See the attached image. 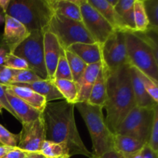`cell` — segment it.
<instances>
[{
	"label": "cell",
	"instance_id": "bcb514c9",
	"mask_svg": "<svg viewBox=\"0 0 158 158\" xmlns=\"http://www.w3.org/2000/svg\"><path fill=\"white\" fill-rule=\"evenodd\" d=\"M107 1H108V2L111 5V6H114V7H115V6H117V2H118L119 0H107Z\"/></svg>",
	"mask_w": 158,
	"mask_h": 158
},
{
	"label": "cell",
	"instance_id": "52a82bcc",
	"mask_svg": "<svg viewBox=\"0 0 158 158\" xmlns=\"http://www.w3.org/2000/svg\"><path fill=\"white\" fill-rule=\"evenodd\" d=\"M156 107L135 106L119 124L114 134L128 136L147 144L151 136Z\"/></svg>",
	"mask_w": 158,
	"mask_h": 158
},
{
	"label": "cell",
	"instance_id": "ac0fdd59",
	"mask_svg": "<svg viewBox=\"0 0 158 158\" xmlns=\"http://www.w3.org/2000/svg\"><path fill=\"white\" fill-rule=\"evenodd\" d=\"M67 49L80 57L86 64L91 65L102 61L100 46L97 43H74Z\"/></svg>",
	"mask_w": 158,
	"mask_h": 158
},
{
	"label": "cell",
	"instance_id": "f546056e",
	"mask_svg": "<svg viewBox=\"0 0 158 158\" xmlns=\"http://www.w3.org/2000/svg\"><path fill=\"white\" fill-rule=\"evenodd\" d=\"M53 80H73L72 74H71V71L70 69H69V64H68L67 60L65 56L64 52L60 55V59H59L55 74H54Z\"/></svg>",
	"mask_w": 158,
	"mask_h": 158
},
{
	"label": "cell",
	"instance_id": "cb8c5ba5",
	"mask_svg": "<svg viewBox=\"0 0 158 158\" xmlns=\"http://www.w3.org/2000/svg\"><path fill=\"white\" fill-rule=\"evenodd\" d=\"M135 0H119L115 10L126 24L128 30L136 32L134 16V5Z\"/></svg>",
	"mask_w": 158,
	"mask_h": 158
},
{
	"label": "cell",
	"instance_id": "836d02e7",
	"mask_svg": "<svg viewBox=\"0 0 158 158\" xmlns=\"http://www.w3.org/2000/svg\"><path fill=\"white\" fill-rule=\"evenodd\" d=\"M5 66L10 68V69H15V70H24L29 69V66L26 62L23 59L16 56L13 53L9 52L6 56Z\"/></svg>",
	"mask_w": 158,
	"mask_h": 158
},
{
	"label": "cell",
	"instance_id": "d6a6232c",
	"mask_svg": "<svg viewBox=\"0 0 158 158\" xmlns=\"http://www.w3.org/2000/svg\"><path fill=\"white\" fill-rule=\"evenodd\" d=\"M138 74L143 85V87L146 89L148 94H149L150 97L154 100L155 103H158V84L154 83L151 79H150L149 77H147L146 75H144L143 73L139 70Z\"/></svg>",
	"mask_w": 158,
	"mask_h": 158
},
{
	"label": "cell",
	"instance_id": "3957f363",
	"mask_svg": "<svg viewBox=\"0 0 158 158\" xmlns=\"http://www.w3.org/2000/svg\"><path fill=\"white\" fill-rule=\"evenodd\" d=\"M127 55L131 66L158 84L157 46L146 34L125 32Z\"/></svg>",
	"mask_w": 158,
	"mask_h": 158
},
{
	"label": "cell",
	"instance_id": "603a6c76",
	"mask_svg": "<svg viewBox=\"0 0 158 158\" xmlns=\"http://www.w3.org/2000/svg\"><path fill=\"white\" fill-rule=\"evenodd\" d=\"M144 143L133 137L114 134V150L122 155L135 154L142 150Z\"/></svg>",
	"mask_w": 158,
	"mask_h": 158
},
{
	"label": "cell",
	"instance_id": "7c38bea8",
	"mask_svg": "<svg viewBox=\"0 0 158 158\" xmlns=\"http://www.w3.org/2000/svg\"><path fill=\"white\" fill-rule=\"evenodd\" d=\"M30 32L20 22L5 14V29L3 41L9 52L15 49L29 37Z\"/></svg>",
	"mask_w": 158,
	"mask_h": 158
},
{
	"label": "cell",
	"instance_id": "83f0119b",
	"mask_svg": "<svg viewBox=\"0 0 158 158\" xmlns=\"http://www.w3.org/2000/svg\"><path fill=\"white\" fill-rule=\"evenodd\" d=\"M40 152L45 158H54L69 155L67 148L65 145L46 140L43 142Z\"/></svg>",
	"mask_w": 158,
	"mask_h": 158
},
{
	"label": "cell",
	"instance_id": "e575fe53",
	"mask_svg": "<svg viewBox=\"0 0 158 158\" xmlns=\"http://www.w3.org/2000/svg\"><path fill=\"white\" fill-rule=\"evenodd\" d=\"M147 144L153 151L158 153V106L154 109V120H153L151 136H150L149 141Z\"/></svg>",
	"mask_w": 158,
	"mask_h": 158
},
{
	"label": "cell",
	"instance_id": "9a60e30c",
	"mask_svg": "<svg viewBox=\"0 0 158 158\" xmlns=\"http://www.w3.org/2000/svg\"><path fill=\"white\" fill-rule=\"evenodd\" d=\"M101 66L102 61L95 64L87 65L83 75L76 83L78 90L77 103L88 101L92 88L97 80V75Z\"/></svg>",
	"mask_w": 158,
	"mask_h": 158
},
{
	"label": "cell",
	"instance_id": "7402d4cb",
	"mask_svg": "<svg viewBox=\"0 0 158 158\" xmlns=\"http://www.w3.org/2000/svg\"><path fill=\"white\" fill-rule=\"evenodd\" d=\"M106 69L102 64L97 80L91 90L87 103L94 106H99L103 108L106 101Z\"/></svg>",
	"mask_w": 158,
	"mask_h": 158
},
{
	"label": "cell",
	"instance_id": "8d00e7d4",
	"mask_svg": "<svg viewBox=\"0 0 158 158\" xmlns=\"http://www.w3.org/2000/svg\"><path fill=\"white\" fill-rule=\"evenodd\" d=\"M0 103H2V105L3 106L4 109H6V110H7L8 112L9 113V114H12V115L15 118H16L17 120H19L17 116L15 115V113L13 112V110H12V108H11V106H9V103H8L7 99H6V94H5L4 86H3L2 85H1V84H0Z\"/></svg>",
	"mask_w": 158,
	"mask_h": 158
},
{
	"label": "cell",
	"instance_id": "b9f144b4",
	"mask_svg": "<svg viewBox=\"0 0 158 158\" xmlns=\"http://www.w3.org/2000/svg\"><path fill=\"white\" fill-rule=\"evenodd\" d=\"M17 147H9L4 146V145H0V158H2L6 154H7L9 151H12Z\"/></svg>",
	"mask_w": 158,
	"mask_h": 158
},
{
	"label": "cell",
	"instance_id": "d6986e66",
	"mask_svg": "<svg viewBox=\"0 0 158 158\" xmlns=\"http://www.w3.org/2000/svg\"><path fill=\"white\" fill-rule=\"evenodd\" d=\"M53 13L76 21L82 22L80 0H47Z\"/></svg>",
	"mask_w": 158,
	"mask_h": 158
},
{
	"label": "cell",
	"instance_id": "9c48e42d",
	"mask_svg": "<svg viewBox=\"0 0 158 158\" xmlns=\"http://www.w3.org/2000/svg\"><path fill=\"white\" fill-rule=\"evenodd\" d=\"M79 6L82 23L95 43L102 46L115 29L89 4L88 0H80Z\"/></svg>",
	"mask_w": 158,
	"mask_h": 158
},
{
	"label": "cell",
	"instance_id": "ba28073f",
	"mask_svg": "<svg viewBox=\"0 0 158 158\" xmlns=\"http://www.w3.org/2000/svg\"><path fill=\"white\" fill-rule=\"evenodd\" d=\"M43 34L40 30L30 32L29 37L24 40L12 53L23 59L29 69L35 73L42 80H49L44 60Z\"/></svg>",
	"mask_w": 158,
	"mask_h": 158
},
{
	"label": "cell",
	"instance_id": "8992f818",
	"mask_svg": "<svg viewBox=\"0 0 158 158\" xmlns=\"http://www.w3.org/2000/svg\"><path fill=\"white\" fill-rule=\"evenodd\" d=\"M46 31L56 36L63 50L74 43H95L82 22L70 19L59 14L53 13Z\"/></svg>",
	"mask_w": 158,
	"mask_h": 158
},
{
	"label": "cell",
	"instance_id": "484cf974",
	"mask_svg": "<svg viewBox=\"0 0 158 158\" xmlns=\"http://www.w3.org/2000/svg\"><path fill=\"white\" fill-rule=\"evenodd\" d=\"M134 16L136 32L145 33L148 30V22L143 0H135L134 5Z\"/></svg>",
	"mask_w": 158,
	"mask_h": 158
},
{
	"label": "cell",
	"instance_id": "f1b7e54d",
	"mask_svg": "<svg viewBox=\"0 0 158 158\" xmlns=\"http://www.w3.org/2000/svg\"><path fill=\"white\" fill-rule=\"evenodd\" d=\"M144 8L149 26L148 31L157 33L158 31V0H143Z\"/></svg>",
	"mask_w": 158,
	"mask_h": 158
},
{
	"label": "cell",
	"instance_id": "d4e9b609",
	"mask_svg": "<svg viewBox=\"0 0 158 158\" xmlns=\"http://www.w3.org/2000/svg\"><path fill=\"white\" fill-rule=\"evenodd\" d=\"M52 83L63 96V100L73 104L77 103L78 90L76 83L68 80H53Z\"/></svg>",
	"mask_w": 158,
	"mask_h": 158
},
{
	"label": "cell",
	"instance_id": "74e56055",
	"mask_svg": "<svg viewBox=\"0 0 158 158\" xmlns=\"http://www.w3.org/2000/svg\"><path fill=\"white\" fill-rule=\"evenodd\" d=\"M29 153L27 151H23L17 147L14 150L9 151L2 158H24Z\"/></svg>",
	"mask_w": 158,
	"mask_h": 158
},
{
	"label": "cell",
	"instance_id": "4316f807",
	"mask_svg": "<svg viewBox=\"0 0 158 158\" xmlns=\"http://www.w3.org/2000/svg\"><path fill=\"white\" fill-rule=\"evenodd\" d=\"M64 54L67 60L69 69H70L73 81L74 83H77L84 73L87 64H86L80 57L77 56L76 54H74L69 49L64 50Z\"/></svg>",
	"mask_w": 158,
	"mask_h": 158
},
{
	"label": "cell",
	"instance_id": "d590c367",
	"mask_svg": "<svg viewBox=\"0 0 158 158\" xmlns=\"http://www.w3.org/2000/svg\"><path fill=\"white\" fill-rule=\"evenodd\" d=\"M18 70L10 69L5 66H0V84L8 86L12 83V78L17 73Z\"/></svg>",
	"mask_w": 158,
	"mask_h": 158
},
{
	"label": "cell",
	"instance_id": "c3c4849f",
	"mask_svg": "<svg viewBox=\"0 0 158 158\" xmlns=\"http://www.w3.org/2000/svg\"><path fill=\"white\" fill-rule=\"evenodd\" d=\"M54 158H70V157H69V155H63V156H60V157H57Z\"/></svg>",
	"mask_w": 158,
	"mask_h": 158
},
{
	"label": "cell",
	"instance_id": "f35d334b",
	"mask_svg": "<svg viewBox=\"0 0 158 158\" xmlns=\"http://www.w3.org/2000/svg\"><path fill=\"white\" fill-rule=\"evenodd\" d=\"M142 158H158V153L153 151L148 144L143 146L141 151Z\"/></svg>",
	"mask_w": 158,
	"mask_h": 158
},
{
	"label": "cell",
	"instance_id": "7dc6e473",
	"mask_svg": "<svg viewBox=\"0 0 158 158\" xmlns=\"http://www.w3.org/2000/svg\"><path fill=\"white\" fill-rule=\"evenodd\" d=\"M5 22V15H2V14L0 12V24Z\"/></svg>",
	"mask_w": 158,
	"mask_h": 158
},
{
	"label": "cell",
	"instance_id": "5bb4252c",
	"mask_svg": "<svg viewBox=\"0 0 158 158\" xmlns=\"http://www.w3.org/2000/svg\"><path fill=\"white\" fill-rule=\"evenodd\" d=\"M3 86L8 103L18 117L19 121L22 123H29L36 120L42 115V112L27 104L22 99L15 95L7 86Z\"/></svg>",
	"mask_w": 158,
	"mask_h": 158
},
{
	"label": "cell",
	"instance_id": "2e32d148",
	"mask_svg": "<svg viewBox=\"0 0 158 158\" xmlns=\"http://www.w3.org/2000/svg\"><path fill=\"white\" fill-rule=\"evenodd\" d=\"M89 4L97 9L102 16L112 26L115 30L127 32L128 29L121 17L116 12L115 8L107 0H88Z\"/></svg>",
	"mask_w": 158,
	"mask_h": 158
},
{
	"label": "cell",
	"instance_id": "ee69618b",
	"mask_svg": "<svg viewBox=\"0 0 158 158\" xmlns=\"http://www.w3.org/2000/svg\"><path fill=\"white\" fill-rule=\"evenodd\" d=\"M24 158H45L40 152H29Z\"/></svg>",
	"mask_w": 158,
	"mask_h": 158
},
{
	"label": "cell",
	"instance_id": "816d5d0a",
	"mask_svg": "<svg viewBox=\"0 0 158 158\" xmlns=\"http://www.w3.org/2000/svg\"><path fill=\"white\" fill-rule=\"evenodd\" d=\"M0 145H1V144H0Z\"/></svg>",
	"mask_w": 158,
	"mask_h": 158
},
{
	"label": "cell",
	"instance_id": "7bdbcfd3",
	"mask_svg": "<svg viewBox=\"0 0 158 158\" xmlns=\"http://www.w3.org/2000/svg\"><path fill=\"white\" fill-rule=\"evenodd\" d=\"M9 2H10V0H0V9L4 12V14L7 10Z\"/></svg>",
	"mask_w": 158,
	"mask_h": 158
},
{
	"label": "cell",
	"instance_id": "277c9868",
	"mask_svg": "<svg viewBox=\"0 0 158 158\" xmlns=\"http://www.w3.org/2000/svg\"><path fill=\"white\" fill-rule=\"evenodd\" d=\"M84 120L93 143V155L100 157L114 150V134L110 131L103 114V107L78 102L74 104Z\"/></svg>",
	"mask_w": 158,
	"mask_h": 158
},
{
	"label": "cell",
	"instance_id": "4dcf8cb0",
	"mask_svg": "<svg viewBox=\"0 0 158 158\" xmlns=\"http://www.w3.org/2000/svg\"><path fill=\"white\" fill-rule=\"evenodd\" d=\"M39 80H42V79L30 69L18 70L17 73L12 78V83L9 85L14 83H30Z\"/></svg>",
	"mask_w": 158,
	"mask_h": 158
},
{
	"label": "cell",
	"instance_id": "8fae6325",
	"mask_svg": "<svg viewBox=\"0 0 158 158\" xmlns=\"http://www.w3.org/2000/svg\"><path fill=\"white\" fill-rule=\"evenodd\" d=\"M18 148L27 152H40L46 140V129L43 116L29 123H22Z\"/></svg>",
	"mask_w": 158,
	"mask_h": 158
},
{
	"label": "cell",
	"instance_id": "30bf717a",
	"mask_svg": "<svg viewBox=\"0 0 158 158\" xmlns=\"http://www.w3.org/2000/svg\"><path fill=\"white\" fill-rule=\"evenodd\" d=\"M102 64L108 71L129 64L127 55L125 32L115 30L100 46Z\"/></svg>",
	"mask_w": 158,
	"mask_h": 158
},
{
	"label": "cell",
	"instance_id": "681fc988",
	"mask_svg": "<svg viewBox=\"0 0 158 158\" xmlns=\"http://www.w3.org/2000/svg\"><path fill=\"white\" fill-rule=\"evenodd\" d=\"M4 109V107H3V106L2 105V103H0V114H2V110Z\"/></svg>",
	"mask_w": 158,
	"mask_h": 158
},
{
	"label": "cell",
	"instance_id": "7a4b0ae2",
	"mask_svg": "<svg viewBox=\"0 0 158 158\" xmlns=\"http://www.w3.org/2000/svg\"><path fill=\"white\" fill-rule=\"evenodd\" d=\"M131 65L126 64L113 71L106 70L105 119L110 131L116 129L136 106L131 78Z\"/></svg>",
	"mask_w": 158,
	"mask_h": 158
},
{
	"label": "cell",
	"instance_id": "60d3db41",
	"mask_svg": "<svg viewBox=\"0 0 158 158\" xmlns=\"http://www.w3.org/2000/svg\"><path fill=\"white\" fill-rule=\"evenodd\" d=\"M9 50L6 47H0V66H4Z\"/></svg>",
	"mask_w": 158,
	"mask_h": 158
},
{
	"label": "cell",
	"instance_id": "f907efd6",
	"mask_svg": "<svg viewBox=\"0 0 158 158\" xmlns=\"http://www.w3.org/2000/svg\"><path fill=\"white\" fill-rule=\"evenodd\" d=\"M92 158H98V157H96V156H94V155H93Z\"/></svg>",
	"mask_w": 158,
	"mask_h": 158
},
{
	"label": "cell",
	"instance_id": "ffe728a7",
	"mask_svg": "<svg viewBox=\"0 0 158 158\" xmlns=\"http://www.w3.org/2000/svg\"><path fill=\"white\" fill-rule=\"evenodd\" d=\"M11 85L29 88L45 97L47 103H50L53 100H63V96L59 92L52 80H42L30 83H14V84Z\"/></svg>",
	"mask_w": 158,
	"mask_h": 158
},
{
	"label": "cell",
	"instance_id": "4fadbf2b",
	"mask_svg": "<svg viewBox=\"0 0 158 158\" xmlns=\"http://www.w3.org/2000/svg\"><path fill=\"white\" fill-rule=\"evenodd\" d=\"M43 49L48 77L49 80L52 81L59 59L64 50L62 49L56 36L49 31H46L43 34Z\"/></svg>",
	"mask_w": 158,
	"mask_h": 158
},
{
	"label": "cell",
	"instance_id": "e0dca14e",
	"mask_svg": "<svg viewBox=\"0 0 158 158\" xmlns=\"http://www.w3.org/2000/svg\"><path fill=\"white\" fill-rule=\"evenodd\" d=\"M131 84H132L133 92H134V100L136 106L139 107L154 108L157 106L158 103H155L152 98L149 96L146 89L143 87L141 80L138 74V69L134 66H131Z\"/></svg>",
	"mask_w": 158,
	"mask_h": 158
},
{
	"label": "cell",
	"instance_id": "44dd1931",
	"mask_svg": "<svg viewBox=\"0 0 158 158\" xmlns=\"http://www.w3.org/2000/svg\"><path fill=\"white\" fill-rule=\"evenodd\" d=\"M6 86H7L15 95L22 99L32 107L35 108L42 113L44 110L47 102L43 96L24 86H15V85H8Z\"/></svg>",
	"mask_w": 158,
	"mask_h": 158
},
{
	"label": "cell",
	"instance_id": "6da1fadb",
	"mask_svg": "<svg viewBox=\"0 0 158 158\" xmlns=\"http://www.w3.org/2000/svg\"><path fill=\"white\" fill-rule=\"evenodd\" d=\"M74 104L66 100L46 103L42 113L46 129V140L62 143L67 148L69 156L83 155L92 158L83 143L74 117Z\"/></svg>",
	"mask_w": 158,
	"mask_h": 158
},
{
	"label": "cell",
	"instance_id": "f6af8a7d",
	"mask_svg": "<svg viewBox=\"0 0 158 158\" xmlns=\"http://www.w3.org/2000/svg\"><path fill=\"white\" fill-rule=\"evenodd\" d=\"M142 149H143V148H142ZM141 151H139V152L137 153H135V154H128V155H122V154H120L122 156V158H142Z\"/></svg>",
	"mask_w": 158,
	"mask_h": 158
},
{
	"label": "cell",
	"instance_id": "ab89813d",
	"mask_svg": "<svg viewBox=\"0 0 158 158\" xmlns=\"http://www.w3.org/2000/svg\"><path fill=\"white\" fill-rule=\"evenodd\" d=\"M97 157L98 158H122V156L120 155L119 153H117V151L113 150V151H108V152L105 153V154H102L101 156Z\"/></svg>",
	"mask_w": 158,
	"mask_h": 158
},
{
	"label": "cell",
	"instance_id": "1f68e13d",
	"mask_svg": "<svg viewBox=\"0 0 158 158\" xmlns=\"http://www.w3.org/2000/svg\"><path fill=\"white\" fill-rule=\"evenodd\" d=\"M19 134H15L0 124V144L9 147H18Z\"/></svg>",
	"mask_w": 158,
	"mask_h": 158
},
{
	"label": "cell",
	"instance_id": "5b68a950",
	"mask_svg": "<svg viewBox=\"0 0 158 158\" xmlns=\"http://www.w3.org/2000/svg\"><path fill=\"white\" fill-rule=\"evenodd\" d=\"M5 14L20 22L29 32H45L53 12L47 0H10Z\"/></svg>",
	"mask_w": 158,
	"mask_h": 158
}]
</instances>
